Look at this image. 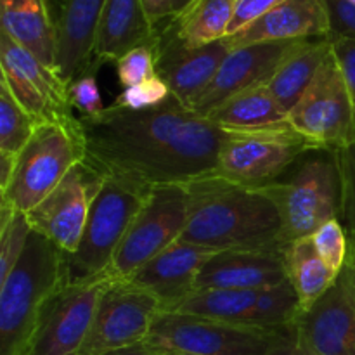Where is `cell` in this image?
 Instances as JSON below:
<instances>
[{"label": "cell", "mask_w": 355, "mask_h": 355, "mask_svg": "<svg viewBox=\"0 0 355 355\" xmlns=\"http://www.w3.org/2000/svg\"><path fill=\"white\" fill-rule=\"evenodd\" d=\"M85 159L106 177L149 193L214 175L225 130L170 96L149 110L110 107L80 116Z\"/></svg>", "instance_id": "cell-1"}, {"label": "cell", "mask_w": 355, "mask_h": 355, "mask_svg": "<svg viewBox=\"0 0 355 355\" xmlns=\"http://www.w3.org/2000/svg\"><path fill=\"white\" fill-rule=\"evenodd\" d=\"M187 191L184 241L222 250H283V222L272 201L259 189L218 175L193 180Z\"/></svg>", "instance_id": "cell-2"}, {"label": "cell", "mask_w": 355, "mask_h": 355, "mask_svg": "<svg viewBox=\"0 0 355 355\" xmlns=\"http://www.w3.org/2000/svg\"><path fill=\"white\" fill-rule=\"evenodd\" d=\"M66 253L31 231L19 262L0 281V355H23L45 302L68 284Z\"/></svg>", "instance_id": "cell-3"}, {"label": "cell", "mask_w": 355, "mask_h": 355, "mask_svg": "<svg viewBox=\"0 0 355 355\" xmlns=\"http://www.w3.org/2000/svg\"><path fill=\"white\" fill-rule=\"evenodd\" d=\"M283 222V238L290 245L311 238L322 224L342 222L343 186L336 149L312 148L276 182L262 187Z\"/></svg>", "instance_id": "cell-4"}, {"label": "cell", "mask_w": 355, "mask_h": 355, "mask_svg": "<svg viewBox=\"0 0 355 355\" xmlns=\"http://www.w3.org/2000/svg\"><path fill=\"white\" fill-rule=\"evenodd\" d=\"M293 340V326L255 328L200 315L158 312L144 343L158 354L274 355Z\"/></svg>", "instance_id": "cell-5"}, {"label": "cell", "mask_w": 355, "mask_h": 355, "mask_svg": "<svg viewBox=\"0 0 355 355\" xmlns=\"http://www.w3.org/2000/svg\"><path fill=\"white\" fill-rule=\"evenodd\" d=\"M85 162L82 121L75 114L40 123L16 158L0 205L28 214L45 200L75 165Z\"/></svg>", "instance_id": "cell-6"}, {"label": "cell", "mask_w": 355, "mask_h": 355, "mask_svg": "<svg viewBox=\"0 0 355 355\" xmlns=\"http://www.w3.org/2000/svg\"><path fill=\"white\" fill-rule=\"evenodd\" d=\"M149 193L106 177L92 205L78 248L66 255L69 283H82L107 272Z\"/></svg>", "instance_id": "cell-7"}, {"label": "cell", "mask_w": 355, "mask_h": 355, "mask_svg": "<svg viewBox=\"0 0 355 355\" xmlns=\"http://www.w3.org/2000/svg\"><path fill=\"white\" fill-rule=\"evenodd\" d=\"M319 148L290 123L248 132H225L215 175L262 189L276 182L304 153Z\"/></svg>", "instance_id": "cell-8"}, {"label": "cell", "mask_w": 355, "mask_h": 355, "mask_svg": "<svg viewBox=\"0 0 355 355\" xmlns=\"http://www.w3.org/2000/svg\"><path fill=\"white\" fill-rule=\"evenodd\" d=\"M187 224L186 186L155 187L128 229L107 274L127 281L139 269L179 241Z\"/></svg>", "instance_id": "cell-9"}, {"label": "cell", "mask_w": 355, "mask_h": 355, "mask_svg": "<svg viewBox=\"0 0 355 355\" xmlns=\"http://www.w3.org/2000/svg\"><path fill=\"white\" fill-rule=\"evenodd\" d=\"M288 123L319 148L340 151L355 141V106L333 51L288 113Z\"/></svg>", "instance_id": "cell-10"}, {"label": "cell", "mask_w": 355, "mask_h": 355, "mask_svg": "<svg viewBox=\"0 0 355 355\" xmlns=\"http://www.w3.org/2000/svg\"><path fill=\"white\" fill-rule=\"evenodd\" d=\"M166 312L200 315L255 328H291L300 302L290 281L262 290H200Z\"/></svg>", "instance_id": "cell-11"}, {"label": "cell", "mask_w": 355, "mask_h": 355, "mask_svg": "<svg viewBox=\"0 0 355 355\" xmlns=\"http://www.w3.org/2000/svg\"><path fill=\"white\" fill-rule=\"evenodd\" d=\"M114 281L103 274L59 288L42 307L23 355H76L92 326L101 297Z\"/></svg>", "instance_id": "cell-12"}, {"label": "cell", "mask_w": 355, "mask_h": 355, "mask_svg": "<svg viewBox=\"0 0 355 355\" xmlns=\"http://www.w3.org/2000/svg\"><path fill=\"white\" fill-rule=\"evenodd\" d=\"M106 175L89 162H80L54 191L26 217L31 229L51 239L66 255L76 252L90 210Z\"/></svg>", "instance_id": "cell-13"}, {"label": "cell", "mask_w": 355, "mask_h": 355, "mask_svg": "<svg viewBox=\"0 0 355 355\" xmlns=\"http://www.w3.org/2000/svg\"><path fill=\"white\" fill-rule=\"evenodd\" d=\"M159 311L162 304L151 293L128 281H111L76 355H106L144 343Z\"/></svg>", "instance_id": "cell-14"}, {"label": "cell", "mask_w": 355, "mask_h": 355, "mask_svg": "<svg viewBox=\"0 0 355 355\" xmlns=\"http://www.w3.org/2000/svg\"><path fill=\"white\" fill-rule=\"evenodd\" d=\"M0 71L17 103L38 121L73 116L68 83L28 49L0 30Z\"/></svg>", "instance_id": "cell-15"}, {"label": "cell", "mask_w": 355, "mask_h": 355, "mask_svg": "<svg viewBox=\"0 0 355 355\" xmlns=\"http://www.w3.org/2000/svg\"><path fill=\"white\" fill-rule=\"evenodd\" d=\"M229 52L231 47L225 38L203 47H187L165 24L162 30L158 28L156 69L170 87L172 96L189 107L210 85Z\"/></svg>", "instance_id": "cell-16"}, {"label": "cell", "mask_w": 355, "mask_h": 355, "mask_svg": "<svg viewBox=\"0 0 355 355\" xmlns=\"http://www.w3.org/2000/svg\"><path fill=\"white\" fill-rule=\"evenodd\" d=\"M297 42H272L231 49L210 85L194 99L191 110L207 116L224 101L259 83H267Z\"/></svg>", "instance_id": "cell-17"}, {"label": "cell", "mask_w": 355, "mask_h": 355, "mask_svg": "<svg viewBox=\"0 0 355 355\" xmlns=\"http://www.w3.org/2000/svg\"><path fill=\"white\" fill-rule=\"evenodd\" d=\"M293 331L298 345L312 355H355V305L342 281L298 314Z\"/></svg>", "instance_id": "cell-18"}, {"label": "cell", "mask_w": 355, "mask_h": 355, "mask_svg": "<svg viewBox=\"0 0 355 355\" xmlns=\"http://www.w3.org/2000/svg\"><path fill=\"white\" fill-rule=\"evenodd\" d=\"M217 253L218 250L179 239L127 281L158 298L159 312H166L193 293L201 269Z\"/></svg>", "instance_id": "cell-19"}, {"label": "cell", "mask_w": 355, "mask_h": 355, "mask_svg": "<svg viewBox=\"0 0 355 355\" xmlns=\"http://www.w3.org/2000/svg\"><path fill=\"white\" fill-rule=\"evenodd\" d=\"M283 250H222L198 276L200 290H262L288 279Z\"/></svg>", "instance_id": "cell-20"}, {"label": "cell", "mask_w": 355, "mask_h": 355, "mask_svg": "<svg viewBox=\"0 0 355 355\" xmlns=\"http://www.w3.org/2000/svg\"><path fill=\"white\" fill-rule=\"evenodd\" d=\"M329 33L326 0H286L225 40L229 47L238 49L253 44L312 40L329 37Z\"/></svg>", "instance_id": "cell-21"}, {"label": "cell", "mask_w": 355, "mask_h": 355, "mask_svg": "<svg viewBox=\"0 0 355 355\" xmlns=\"http://www.w3.org/2000/svg\"><path fill=\"white\" fill-rule=\"evenodd\" d=\"M106 0H61L55 68L66 83L94 64L97 26Z\"/></svg>", "instance_id": "cell-22"}, {"label": "cell", "mask_w": 355, "mask_h": 355, "mask_svg": "<svg viewBox=\"0 0 355 355\" xmlns=\"http://www.w3.org/2000/svg\"><path fill=\"white\" fill-rule=\"evenodd\" d=\"M59 7L61 0H0V30L54 71Z\"/></svg>", "instance_id": "cell-23"}, {"label": "cell", "mask_w": 355, "mask_h": 355, "mask_svg": "<svg viewBox=\"0 0 355 355\" xmlns=\"http://www.w3.org/2000/svg\"><path fill=\"white\" fill-rule=\"evenodd\" d=\"M158 37L146 14L142 0H106L94 47V62H116L139 45L151 44Z\"/></svg>", "instance_id": "cell-24"}, {"label": "cell", "mask_w": 355, "mask_h": 355, "mask_svg": "<svg viewBox=\"0 0 355 355\" xmlns=\"http://www.w3.org/2000/svg\"><path fill=\"white\" fill-rule=\"evenodd\" d=\"M329 52H331L329 37L300 40L281 61L279 68L267 82V87L286 113H290L291 107L300 101L305 90L314 82Z\"/></svg>", "instance_id": "cell-25"}, {"label": "cell", "mask_w": 355, "mask_h": 355, "mask_svg": "<svg viewBox=\"0 0 355 355\" xmlns=\"http://www.w3.org/2000/svg\"><path fill=\"white\" fill-rule=\"evenodd\" d=\"M208 120L225 132H248L288 123V113L270 94L267 83H259L215 107Z\"/></svg>", "instance_id": "cell-26"}, {"label": "cell", "mask_w": 355, "mask_h": 355, "mask_svg": "<svg viewBox=\"0 0 355 355\" xmlns=\"http://www.w3.org/2000/svg\"><path fill=\"white\" fill-rule=\"evenodd\" d=\"M239 0H193L166 26L187 47H203L224 40Z\"/></svg>", "instance_id": "cell-27"}, {"label": "cell", "mask_w": 355, "mask_h": 355, "mask_svg": "<svg viewBox=\"0 0 355 355\" xmlns=\"http://www.w3.org/2000/svg\"><path fill=\"white\" fill-rule=\"evenodd\" d=\"M286 276L293 290L297 291L300 311L305 312L318 300H321L329 288L335 286L340 274L329 269L319 257L311 238L291 241L284 252Z\"/></svg>", "instance_id": "cell-28"}, {"label": "cell", "mask_w": 355, "mask_h": 355, "mask_svg": "<svg viewBox=\"0 0 355 355\" xmlns=\"http://www.w3.org/2000/svg\"><path fill=\"white\" fill-rule=\"evenodd\" d=\"M38 125L0 80V156L17 158Z\"/></svg>", "instance_id": "cell-29"}, {"label": "cell", "mask_w": 355, "mask_h": 355, "mask_svg": "<svg viewBox=\"0 0 355 355\" xmlns=\"http://www.w3.org/2000/svg\"><path fill=\"white\" fill-rule=\"evenodd\" d=\"M31 225L26 214L0 205V281L14 269L23 255L31 236Z\"/></svg>", "instance_id": "cell-30"}, {"label": "cell", "mask_w": 355, "mask_h": 355, "mask_svg": "<svg viewBox=\"0 0 355 355\" xmlns=\"http://www.w3.org/2000/svg\"><path fill=\"white\" fill-rule=\"evenodd\" d=\"M114 64H116L118 82L123 89L153 78V76L158 75V69H156V64H158L156 40L132 49L127 54L121 55Z\"/></svg>", "instance_id": "cell-31"}, {"label": "cell", "mask_w": 355, "mask_h": 355, "mask_svg": "<svg viewBox=\"0 0 355 355\" xmlns=\"http://www.w3.org/2000/svg\"><path fill=\"white\" fill-rule=\"evenodd\" d=\"M311 239L326 266L335 272H342L349 255V234L342 222L338 218L328 220L311 236Z\"/></svg>", "instance_id": "cell-32"}, {"label": "cell", "mask_w": 355, "mask_h": 355, "mask_svg": "<svg viewBox=\"0 0 355 355\" xmlns=\"http://www.w3.org/2000/svg\"><path fill=\"white\" fill-rule=\"evenodd\" d=\"M170 96H172L170 87L166 85L162 76L156 75L153 78L146 80V82L121 90L116 99H114L113 106L132 111L149 110V107H156L163 104Z\"/></svg>", "instance_id": "cell-33"}, {"label": "cell", "mask_w": 355, "mask_h": 355, "mask_svg": "<svg viewBox=\"0 0 355 355\" xmlns=\"http://www.w3.org/2000/svg\"><path fill=\"white\" fill-rule=\"evenodd\" d=\"M99 69V64L94 62L87 71L73 78L68 83V96L73 110L80 111L82 116H97L106 110L101 97L99 85H97L96 73Z\"/></svg>", "instance_id": "cell-34"}, {"label": "cell", "mask_w": 355, "mask_h": 355, "mask_svg": "<svg viewBox=\"0 0 355 355\" xmlns=\"http://www.w3.org/2000/svg\"><path fill=\"white\" fill-rule=\"evenodd\" d=\"M338 156L343 186L342 224L347 234L355 236V141L340 149Z\"/></svg>", "instance_id": "cell-35"}, {"label": "cell", "mask_w": 355, "mask_h": 355, "mask_svg": "<svg viewBox=\"0 0 355 355\" xmlns=\"http://www.w3.org/2000/svg\"><path fill=\"white\" fill-rule=\"evenodd\" d=\"M331 51L336 59L340 73L347 83L350 97L355 106V38L352 37H329Z\"/></svg>", "instance_id": "cell-36"}, {"label": "cell", "mask_w": 355, "mask_h": 355, "mask_svg": "<svg viewBox=\"0 0 355 355\" xmlns=\"http://www.w3.org/2000/svg\"><path fill=\"white\" fill-rule=\"evenodd\" d=\"M283 2H286V0H239L238 7H236L234 17H232V23L231 26H229L227 37L239 33V31L245 30L248 24H252L253 21L262 17L263 14L272 10L274 7H277Z\"/></svg>", "instance_id": "cell-37"}, {"label": "cell", "mask_w": 355, "mask_h": 355, "mask_svg": "<svg viewBox=\"0 0 355 355\" xmlns=\"http://www.w3.org/2000/svg\"><path fill=\"white\" fill-rule=\"evenodd\" d=\"M331 33L329 37L355 38V6L347 0H326Z\"/></svg>", "instance_id": "cell-38"}, {"label": "cell", "mask_w": 355, "mask_h": 355, "mask_svg": "<svg viewBox=\"0 0 355 355\" xmlns=\"http://www.w3.org/2000/svg\"><path fill=\"white\" fill-rule=\"evenodd\" d=\"M193 0H142L146 14L155 28L162 23H168L173 17L179 16Z\"/></svg>", "instance_id": "cell-39"}, {"label": "cell", "mask_w": 355, "mask_h": 355, "mask_svg": "<svg viewBox=\"0 0 355 355\" xmlns=\"http://www.w3.org/2000/svg\"><path fill=\"white\" fill-rule=\"evenodd\" d=\"M338 279L342 281L343 288L355 305V236H349V255H347V262L340 272Z\"/></svg>", "instance_id": "cell-40"}, {"label": "cell", "mask_w": 355, "mask_h": 355, "mask_svg": "<svg viewBox=\"0 0 355 355\" xmlns=\"http://www.w3.org/2000/svg\"><path fill=\"white\" fill-rule=\"evenodd\" d=\"M106 355H159V354L149 349L146 343H137V345L127 347V349H121V350H114V352H110Z\"/></svg>", "instance_id": "cell-41"}, {"label": "cell", "mask_w": 355, "mask_h": 355, "mask_svg": "<svg viewBox=\"0 0 355 355\" xmlns=\"http://www.w3.org/2000/svg\"><path fill=\"white\" fill-rule=\"evenodd\" d=\"M274 355H312V354L307 352L305 349H302V347L297 343V336H295V340L290 343V345H286L284 349H281L279 352H276Z\"/></svg>", "instance_id": "cell-42"}, {"label": "cell", "mask_w": 355, "mask_h": 355, "mask_svg": "<svg viewBox=\"0 0 355 355\" xmlns=\"http://www.w3.org/2000/svg\"><path fill=\"white\" fill-rule=\"evenodd\" d=\"M159 355H191V354H159Z\"/></svg>", "instance_id": "cell-43"}, {"label": "cell", "mask_w": 355, "mask_h": 355, "mask_svg": "<svg viewBox=\"0 0 355 355\" xmlns=\"http://www.w3.org/2000/svg\"><path fill=\"white\" fill-rule=\"evenodd\" d=\"M347 2H350V3H354V6H355V0H347Z\"/></svg>", "instance_id": "cell-44"}]
</instances>
